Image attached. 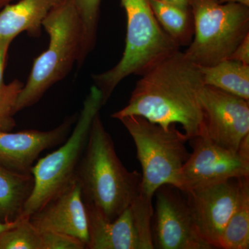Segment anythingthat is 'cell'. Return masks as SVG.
Here are the masks:
<instances>
[{
	"label": "cell",
	"instance_id": "cell-23",
	"mask_svg": "<svg viewBox=\"0 0 249 249\" xmlns=\"http://www.w3.org/2000/svg\"><path fill=\"white\" fill-rule=\"evenodd\" d=\"M42 249H86V245L73 236L53 231L40 232Z\"/></svg>",
	"mask_w": 249,
	"mask_h": 249
},
{
	"label": "cell",
	"instance_id": "cell-8",
	"mask_svg": "<svg viewBox=\"0 0 249 249\" xmlns=\"http://www.w3.org/2000/svg\"><path fill=\"white\" fill-rule=\"evenodd\" d=\"M171 185L156 191L152 218L154 249H211L198 233L186 196Z\"/></svg>",
	"mask_w": 249,
	"mask_h": 249
},
{
	"label": "cell",
	"instance_id": "cell-21",
	"mask_svg": "<svg viewBox=\"0 0 249 249\" xmlns=\"http://www.w3.org/2000/svg\"><path fill=\"white\" fill-rule=\"evenodd\" d=\"M0 249H42L40 232L29 217L22 216L14 227L0 235Z\"/></svg>",
	"mask_w": 249,
	"mask_h": 249
},
{
	"label": "cell",
	"instance_id": "cell-19",
	"mask_svg": "<svg viewBox=\"0 0 249 249\" xmlns=\"http://www.w3.org/2000/svg\"><path fill=\"white\" fill-rule=\"evenodd\" d=\"M219 249H249V176L240 178L238 200L223 231Z\"/></svg>",
	"mask_w": 249,
	"mask_h": 249
},
{
	"label": "cell",
	"instance_id": "cell-6",
	"mask_svg": "<svg viewBox=\"0 0 249 249\" xmlns=\"http://www.w3.org/2000/svg\"><path fill=\"white\" fill-rule=\"evenodd\" d=\"M119 121L137 148L142 171L141 193L152 199L163 185L179 188L181 170L190 155L185 134L176 128V124L166 129L142 116H124Z\"/></svg>",
	"mask_w": 249,
	"mask_h": 249
},
{
	"label": "cell",
	"instance_id": "cell-25",
	"mask_svg": "<svg viewBox=\"0 0 249 249\" xmlns=\"http://www.w3.org/2000/svg\"><path fill=\"white\" fill-rule=\"evenodd\" d=\"M14 39L0 38V88L4 86V71L10 45Z\"/></svg>",
	"mask_w": 249,
	"mask_h": 249
},
{
	"label": "cell",
	"instance_id": "cell-30",
	"mask_svg": "<svg viewBox=\"0 0 249 249\" xmlns=\"http://www.w3.org/2000/svg\"><path fill=\"white\" fill-rule=\"evenodd\" d=\"M14 0H0V9H2L3 7L7 4H9L11 1Z\"/></svg>",
	"mask_w": 249,
	"mask_h": 249
},
{
	"label": "cell",
	"instance_id": "cell-18",
	"mask_svg": "<svg viewBox=\"0 0 249 249\" xmlns=\"http://www.w3.org/2000/svg\"><path fill=\"white\" fill-rule=\"evenodd\" d=\"M157 21L180 47H188L194 36V18L191 6L183 7L163 0H150Z\"/></svg>",
	"mask_w": 249,
	"mask_h": 249
},
{
	"label": "cell",
	"instance_id": "cell-1",
	"mask_svg": "<svg viewBox=\"0 0 249 249\" xmlns=\"http://www.w3.org/2000/svg\"><path fill=\"white\" fill-rule=\"evenodd\" d=\"M204 85L201 67L178 51L142 75L127 106L111 117L142 116L166 129L180 124L191 140L205 134L199 98Z\"/></svg>",
	"mask_w": 249,
	"mask_h": 249
},
{
	"label": "cell",
	"instance_id": "cell-11",
	"mask_svg": "<svg viewBox=\"0 0 249 249\" xmlns=\"http://www.w3.org/2000/svg\"><path fill=\"white\" fill-rule=\"evenodd\" d=\"M193 151L183 165L178 189L183 193L232 178L249 176V160L215 145L206 136L191 139Z\"/></svg>",
	"mask_w": 249,
	"mask_h": 249
},
{
	"label": "cell",
	"instance_id": "cell-9",
	"mask_svg": "<svg viewBox=\"0 0 249 249\" xmlns=\"http://www.w3.org/2000/svg\"><path fill=\"white\" fill-rule=\"evenodd\" d=\"M199 98L204 136L218 146L237 152L242 139L249 134V101L206 85Z\"/></svg>",
	"mask_w": 249,
	"mask_h": 249
},
{
	"label": "cell",
	"instance_id": "cell-2",
	"mask_svg": "<svg viewBox=\"0 0 249 249\" xmlns=\"http://www.w3.org/2000/svg\"><path fill=\"white\" fill-rule=\"evenodd\" d=\"M76 178L85 206L94 208L110 222L142 192V174L129 171L123 165L99 113L93 118Z\"/></svg>",
	"mask_w": 249,
	"mask_h": 249
},
{
	"label": "cell",
	"instance_id": "cell-14",
	"mask_svg": "<svg viewBox=\"0 0 249 249\" xmlns=\"http://www.w3.org/2000/svg\"><path fill=\"white\" fill-rule=\"evenodd\" d=\"M85 206L89 234L87 249H153L145 240L131 206L111 222L94 208Z\"/></svg>",
	"mask_w": 249,
	"mask_h": 249
},
{
	"label": "cell",
	"instance_id": "cell-24",
	"mask_svg": "<svg viewBox=\"0 0 249 249\" xmlns=\"http://www.w3.org/2000/svg\"><path fill=\"white\" fill-rule=\"evenodd\" d=\"M229 59L249 65V34L236 47Z\"/></svg>",
	"mask_w": 249,
	"mask_h": 249
},
{
	"label": "cell",
	"instance_id": "cell-5",
	"mask_svg": "<svg viewBox=\"0 0 249 249\" xmlns=\"http://www.w3.org/2000/svg\"><path fill=\"white\" fill-rule=\"evenodd\" d=\"M103 106L102 94L93 85L83 102L74 128L69 138L55 151L40 159L33 166L31 174L34 178V190L24 206L23 217H30L75 179L93 118Z\"/></svg>",
	"mask_w": 249,
	"mask_h": 249
},
{
	"label": "cell",
	"instance_id": "cell-12",
	"mask_svg": "<svg viewBox=\"0 0 249 249\" xmlns=\"http://www.w3.org/2000/svg\"><path fill=\"white\" fill-rule=\"evenodd\" d=\"M75 118L70 117L49 131L27 129L18 132L0 129V164L20 173H31L42 152L63 143Z\"/></svg>",
	"mask_w": 249,
	"mask_h": 249
},
{
	"label": "cell",
	"instance_id": "cell-22",
	"mask_svg": "<svg viewBox=\"0 0 249 249\" xmlns=\"http://www.w3.org/2000/svg\"><path fill=\"white\" fill-rule=\"evenodd\" d=\"M24 84L15 80L0 88V129L10 131L16 126L14 116L16 101Z\"/></svg>",
	"mask_w": 249,
	"mask_h": 249
},
{
	"label": "cell",
	"instance_id": "cell-16",
	"mask_svg": "<svg viewBox=\"0 0 249 249\" xmlns=\"http://www.w3.org/2000/svg\"><path fill=\"white\" fill-rule=\"evenodd\" d=\"M34 187L32 174L18 173L0 164V221L14 222L22 217Z\"/></svg>",
	"mask_w": 249,
	"mask_h": 249
},
{
	"label": "cell",
	"instance_id": "cell-4",
	"mask_svg": "<svg viewBox=\"0 0 249 249\" xmlns=\"http://www.w3.org/2000/svg\"><path fill=\"white\" fill-rule=\"evenodd\" d=\"M42 27L49 36L48 48L34 60L16 101V114L38 102L53 85L67 76L79 57L81 25L71 0H62L53 8Z\"/></svg>",
	"mask_w": 249,
	"mask_h": 249
},
{
	"label": "cell",
	"instance_id": "cell-13",
	"mask_svg": "<svg viewBox=\"0 0 249 249\" xmlns=\"http://www.w3.org/2000/svg\"><path fill=\"white\" fill-rule=\"evenodd\" d=\"M39 232L53 231L73 236L88 245V214L76 178L60 194L29 217Z\"/></svg>",
	"mask_w": 249,
	"mask_h": 249
},
{
	"label": "cell",
	"instance_id": "cell-29",
	"mask_svg": "<svg viewBox=\"0 0 249 249\" xmlns=\"http://www.w3.org/2000/svg\"><path fill=\"white\" fill-rule=\"evenodd\" d=\"M163 1L183 6V7H190V0H163Z\"/></svg>",
	"mask_w": 249,
	"mask_h": 249
},
{
	"label": "cell",
	"instance_id": "cell-20",
	"mask_svg": "<svg viewBox=\"0 0 249 249\" xmlns=\"http://www.w3.org/2000/svg\"><path fill=\"white\" fill-rule=\"evenodd\" d=\"M81 25L82 40L78 67L84 63L85 59L94 48L97 38L98 20L102 0H71Z\"/></svg>",
	"mask_w": 249,
	"mask_h": 249
},
{
	"label": "cell",
	"instance_id": "cell-15",
	"mask_svg": "<svg viewBox=\"0 0 249 249\" xmlns=\"http://www.w3.org/2000/svg\"><path fill=\"white\" fill-rule=\"evenodd\" d=\"M62 0H19L0 9V38H12L22 32L38 37L42 22Z\"/></svg>",
	"mask_w": 249,
	"mask_h": 249
},
{
	"label": "cell",
	"instance_id": "cell-26",
	"mask_svg": "<svg viewBox=\"0 0 249 249\" xmlns=\"http://www.w3.org/2000/svg\"><path fill=\"white\" fill-rule=\"evenodd\" d=\"M237 153L245 160H249V134L242 139Z\"/></svg>",
	"mask_w": 249,
	"mask_h": 249
},
{
	"label": "cell",
	"instance_id": "cell-7",
	"mask_svg": "<svg viewBox=\"0 0 249 249\" xmlns=\"http://www.w3.org/2000/svg\"><path fill=\"white\" fill-rule=\"evenodd\" d=\"M194 36L185 55L199 67L227 60L249 34V6L219 4L215 0H190Z\"/></svg>",
	"mask_w": 249,
	"mask_h": 249
},
{
	"label": "cell",
	"instance_id": "cell-28",
	"mask_svg": "<svg viewBox=\"0 0 249 249\" xmlns=\"http://www.w3.org/2000/svg\"><path fill=\"white\" fill-rule=\"evenodd\" d=\"M219 4H226V3H238V4L245 5L249 6V0H215Z\"/></svg>",
	"mask_w": 249,
	"mask_h": 249
},
{
	"label": "cell",
	"instance_id": "cell-10",
	"mask_svg": "<svg viewBox=\"0 0 249 249\" xmlns=\"http://www.w3.org/2000/svg\"><path fill=\"white\" fill-rule=\"evenodd\" d=\"M240 178H232L185 192L198 233L212 249H219L223 231L235 211Z\"/></svg>",
	"mask_w": 249,
	"mask_h": 249
},
{
	"label": "cell",
	"instance_id": "cell-3",
	"mask_svg": "<svg viewBox=\"0 0 249 249\" xmlns=\"http://www.w3.org/2000/svg\"><path fill=\"white\" fill-rule=\"evenodd\" d=\"M127 17L125 47L120 61L107 71L92 76L106 104L119 83L131 75L142 76L180 50L160 27L150 0H121Z\"/></svg>",
	"mask_w": 249,
	"mask_h": 249
},
{
	"label": "cell",
	"instance_id": "cell-27",
	"mask_svg": "<svg viewBox=\"0 0 249 249\" xmlns=\"http://www.w3.org/2000/svg\"><path fill=\"white\" fill-rule=\"evenodd\" d=\"M20 218H19V219H20ZM19 219L15 221L14 222H2L1 221H0V235H1L3 232H4L5 231L14 227L15 226L18 224V222H19Z\"/></svg>",
	"mask_w": 249,
	"mask_h": 249
},
{
	"label": "cell",
	"instance_id": "cell-17",
	"mask_svg": "<svg viewBox=\"0 0 249 249\" xmlns=\"http://www.w3.org/2000/svg\"><path fill=\"white\" fill-rule=\"evenodd\" d=\"M201 70L204 85L249 101V65L227 59Z\"/></svg>",
	"mask_w": 249,
	"mask_h": 249
}]
</instances>
